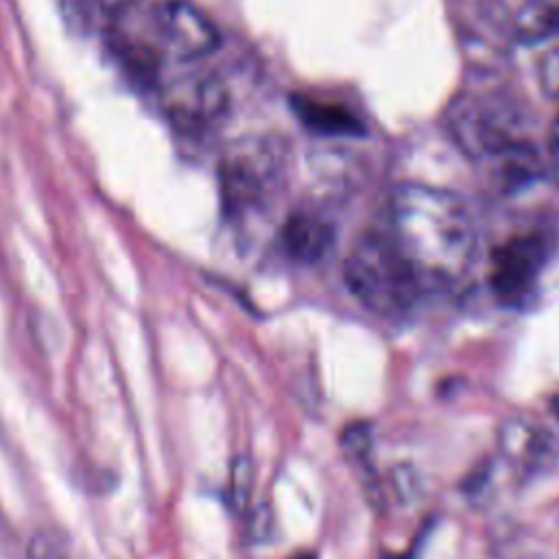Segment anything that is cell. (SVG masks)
<instances>
[{"instance_id": "2e32d148", "label": "cell", "mask_w": 559, "mask_h": 559, "mask_svg": "<svg viewBox=\"0 0 559 559\" xmlns=\"http://www.w3.org/2000/svg\"><path fill=\"white\" fill-rule=\"evenodd\" d=\"M531 430H533V424H528L524 419L511 417V419L502 421V426L498 430V450H500V454L507 461L522 467L526 445H528V439H531Z\"/></svg>"}, {"instance_id": "5bb4252c", "label": "cell", "mask_w": 559, "mask_h": 559, "mask_svg": "<svg viewBox=\"0 0 559 559\" xmlns=\"http://www.w3.org/2000/svg\"><path fill=\"white\" fill-rule=\"evenodd\" d=\"M253 489V463L249 454H236L229 463V480H227V500L229 509L236 515L249 511Z\"/></svg>"}, {"instance_id": "ac0fdd59", "label": "cell", "mask_w": 559, "mask_h": 559, "mask_svg": "<svg viewBox=\"0 0 559 559\" xmlns=\"http://www.w3.org/2000/svg\"><path fill=\"white\" fill-rule=\"evenodd\" d=\"M338 441H341L343 450L360 463V461L369 459V452L373 445V428L367 421H352L341 430Z\"/></svg>"}, {"instance_id": "ffe728a7", "label": "cell", "mask_w": 559, "mask_h": 559, "mask_svg": "<svg viewBox=\"0 0 559 559\" xmlns=\"http://www.w3.org/2000/svg\"><path fill=\"white\" fill-rule=\"evenodd\" d=\"M273 533V511L266 500L255 502L249 507V520H247V537L251 544H264Z\"/></svg>"}, {"instance_id": "e0dca14e", "label": "cell", "mask_w": 559, "mask_h": 559, "mask_svg": "<svg viewBox=\"0 0 559 559\" xmlns=\"http://www.w3.org/2000/svg\"><path fill=\"white\" fill-rule=\"evenodd\" d=\"M140 2L142 0H76V4L81 7V13L87 15V20L98 17L107 26L129 15Z\"/></svg>"}, {"instance_id": "d6986e66", "label": "cell", "mask_w": 559, "mask_h": 559, "mask_svg": "<svg viewBox=\"0 0 559 559\" xmlns=\"http://www.w3.org/2000/svg\"><path fill=\"white\" fill-rule=\"evenodd\" d=\"M28 559H72L70 546L52 531L33 535L28 544Z\"/></svg>"}, {"instance_id": "7c38bea8", "label": "cell", "mask_w": 559, "mask_h": 559, "mask_svg": "<svg viewBox=\"0 0 559 559\" xmlns=\"http://www.w3.org/2000/svg\"><path fill=\"white\" fill-rule=\"evenodd\" d=\"M111 50L116 61L120 63L124 76L135 83L140 90H155L159 83V57L153 48L142 41H133L127 37H114Z\"/></svg>"}, {"instance_id": "8fae6325", "label": "cell", "mask_w": 559, "mask_h": 559, "mask_svg": "<svg viewBox=\"0 0 559 559\" xmlns=\"http://www.w3.org/2000/svg\"><path fill=\"white\" fill-rule=\"evenodd\" d=\"M485 162L489 164L493 181L504 190H518L531 183L542 170L539 155L528 140H520Z\"/></svg>"}, {"instance_id": "44dd1931", "label": "cell", "mask_w": 559, "mask_h": 559, "mask_svg": "<svg viewBox=\"0 0 559 559\" xmlns=\"http://www.w3.org/2000/svg\"><path fill=\"white\" fill-rule=\"evenodd\" d=\"M358 476H360V487H362L365 498H367V502L371 504V509L378 511V513L384 511V507H386V496H384V489H382V485H380V480H378V476H376V469L371 467L369 459H365V461L358 463Z\"/></svg>"}, {"instance_id": "6da1fadb", "label": "cell", "mask_w": 559, "mask_h": 559, "mask_svg": "<svg viewBox=\"0 0 559 559\" xmlns=\"http://www.w3.org/2000/svg\"><path fill=\"white\" fill-rule=\"evenodd\" d=\"M391 242L417 277L428 286L461 282L476 258V227L467 205L450 190L404 183L389 199Z\"/></svg>"}, {"instance_id": "5b68a950", "label": "cell", "mask_w": 559, "mask_h": 559, "mask_svg": "<svg viewBox=\"0 0 559 559\" xmlns=\"http://www.w3.org/2000/svg\"><path fill=\"white\" fill-rule=\"evenodd\" d=\"M548 242L539 234H515L502 240L491 253L489 284L504 306H524L537 290L539 275L548 260Z\"/></svg>"}, {"instance_id": "7a4b0ae2", "label": "cell", "mask_w": 559, "mask_h": 559, "mask_svg": "<svg viewBox=\"0 0 559 559\" xmlns=\"http://www.w3.org/2000/svg\"><path fill=\"white\" fill-rule=\"evenodd\" d=\"M288 146L275 133L234 140L218 162V194L225 218L242 223L266 212L284 188Z\"/></svg>"}, {"instance_id": "3957f363", "label": "cell", "mask_w": 559, "mask_h": 559, "mask_svg": "<svg viewBox=\"0 0 559 559\" xmlns=\"http://www.w3.org/2000/svg\"><path fill=\"white\" fill-rule=\"evenodd\" d=\"M345 284L371 312L397 317L406 312L421 286L386 234H362L345 260Z\"/></svg>"}, {"instance_id": "30bf717a", "label": "cell", "mask_w": 559, "mask_h": 559, "mask_svg": "<svg viewBox=\"0 0 559 559\" xmlns=\"http://www.w3.org/2000/svg\"><path fill=\"white\" fill-rule=\"evenodd\" d=\"M293 109L304 127L321 135H358L362 124L347 107L310 96L293 98Z\"/></svg>"}, {"instance_id": "9c48e42d", "label": "cell", "mask_w": 559, "mask_h": 559, "mask_svg": "<svg viewBox=\"0 0 559 559\" xmlns=\"http://www.w3.org/2000/svg\"><path fill=\"white\" fill-rule=\"evenodd\" d=\"M280 240L293 260L312 264L328 253L334 240V229L323 216L310 210H297L284 221Z\"/></svg>"}, {"instance_id": "ba28073f", "label": "cell", "mask_w": 559, "mask_h": 559, "mask_svg": "<svg viewBox=\"0 0 559 559\" xmlns=\"http://www.w3.org/2000/svg\"><path fill=\"white\" fill-rule=\"evenodd\" d=\"M498 22L520 39H544L559 33V0H489Z\"/></svg>"}, {"instance_id": "8992f818", "label": "cell", "mask_w": 559, "mask_h": 559, "mask_svg": "<svg viewBox=\"0 0 559 559\" xmlns=\"http://www.w3.org/2000/svg\"><path fill=\"white\" fill-rule=\"evenodd\" d=\"M162 109L177 131L205 135L227 116L229 94L214 74H186L162 90Z\"/></svg>"}, {"instance_id": "277c9868", "label": "cell", "mask_w": 559, "mask_h": 559, "mask_svg": "<svg viewBox=\"0 0 559 559\" xmlns=\"http://www.w3.org/2000/svg\"><path fill=\"white\" fill-rule=\"evenodd\" d=\"M452 140L476 159H489L524 140L518 133V118L511 105L496 96L463 94L445 111Z\"/></svg>"}, {"instance_id": "603a6c76", "label": "cell", "mask_w": 559, "mask_h": 559, "mask_svg": "<svg viewBox=\"0 0 559 559\" xmlns=\"http://www.w3.org/2000/svg\"><path fill=\"white\" fill-rule=\"evenodd\" d=\"M548 159H550L552 175L559 179V109L555 114V120H552L550 133H548Z\"/></svg>"}, {"instance_id": "cb8c5ba5", "label": "cell", "mask_w": 559, "mask_h": 559, "mask_svg": "<svg viewBox=\"0 0 559 559\" xmlns=\"http://www.w3.org/2000/svg\"><path fill=\"white\" fill-rule=\"evenodd\" d=\"M550 411H552V415H555L557 421H559V393L552 395V400H550Z\"/></svg>"}, {"instance_id": "4fadbf2b", "label": "cell", "mask_w": 559, "mask_h": 559, "mask_svg": "<svg viewBox=\"0 0 559 559\" xmlns=\"http://www.w3.org/2000/svg\"><path fill=\"white\" fill-rule=\"evenodd\" d=\"M557 463H559V437L546 426L533 424L522 469L528 474H544L555 469Z\"/></svg>"}, {"instance_id": "7402d4cb", "label": "cell", "mask_w": 559, "mask_h": 559, "mask_svg": "<svg viewBox=\"0 0 559 559\" xmlns=\"http://www.w3.org/2000/svg\"><path fill=\"white\" fill-rule=\"evenodd\" d=\"M489 478H491L489 465H483V467L474 469V472L465 478V483H463L461 487H463V491H465L467 496H480V493L489 487Z\"/></svg>"}, {"instance_id": "52a82bcc", "label": "cell", "mask_w": 559, "mask_h": 559, "mask_svg": "<svg viewBox=\"0 0 559 559\" xmlns=\"http://www.w3.org/2000/svg\"><path fill=\"white\" fill-rule=\"evenodd\" d=\"M159 39L181 61L207 57L218 48V31L210 17L188 0H166L155 13Z\"/></svg>"}, {"instance_id": "d4e9b609", "label": "cell", "mask_w": 559, "mask_h": 559, "mask_svg": "<svg viewBox=\"0 0 559 559\" xmlns=\"http://www.w3.org/2000/svg\"><path fill=\"white\" fill-rule=\"evenodd\" d=\"M297 559H314L312 555H308V557H297Z\"/></svg>"}, {"instance_id": "9a60e30c", "label": "cell", "mask_w": 559, "mask_h": 559, "mask_svg": "<svg viewBox=\"0 0 559 559\" xmlns=\"http://www.w3.org/2000/svg\"><path fill=\"white\" fill-rule=\"evenodd\" d=\"M389 487L400 507H413L424 496V476L411 461H397L389 467Z\"/></svg>"}]
</instances>
